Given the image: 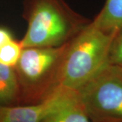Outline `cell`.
Here are the masks:
<instances>
[{"mask_svg":"<svg viewBox=\"0 0 122 122\" xmlns=\"http://www.w3.org/2000/svg\"><path fill=\"white\" fill-rule=\"evenodd\" d=\"M22 47L14 39L0 47V64L9 66H14L17 63L22 52Z\"/></svg>","mask_w":122,"mask_h":122,"instance_id":"cell-9","label":"cell"},{"mask_svg":"<svg viewBox=\"0 0 122 122\" xmlns=\"http://www.w3.org/2000/svg\"><path fill=\"white\" fill-rule=\"evenodd\" d=\"M23 17L28 26L22 48L62 46L91 22L64 0H23Z\"/></svg>","mask_w":122,"mask_h":122,"instance_id":"cell-1","label":"cell"},{"mask_svg":"<svg viewBox=\"0 0 122 122\" xmlns=\"http://www.w3.org/2000/svg\"><path fill=\"white\" fill-rule=\"evenodd\" d=\"M115 67V69L117 70V71L118 73H119V74L121 75L122 76V68H119V67H115V66H113Z\"/></svg>","mask_w":122,"mask_h":122,"instance_id":"cell-12","label":"cell"},{"mask_svg":"<svg viewBox=\"0 0 122 122\" xmlns=\"http://www.w3.org/2000/svg\"><path fill=\"white\" fill-rule=\"evenodd\" d=\"M20 104V88L14 66L0 64V105L15 106Z\"/></svg>","mask_w":122,"mask_h":122,"instance_id":"cell-7","label":"cell"},{"mask_svg":"<svg viewBox=\"0 0 122 122\" xmlns=\"http://www.w3.org/2000/svg\"><path fill=\"white\" fill-rule=\"evenodd\" d=\"M92 122H122V76L109 65L77 90Z\"/></svg>","mask_w":122,"mask_h":122,"instance_id":"cell-4","label":"cell"},{"mask_svg":"<svg viewBox=\"0 0 122 122\" xmlns=\"http://www.w3.org/2000/svg\"><path fill=\"white\" fill-rule=\"evenodd\" d=\"M108 65L122 68V26L114 35L110 46Z\"/></svg>","mask_w":122,"mask_h":122,"instance_id":"cell-10","label":"cell"},{"mask_svg":"<svg viewBox=\"0 0 122 122\" xmlns=\"http://www.w3.org/2000/svg\"><path fill=\"white\" fill-rule=\"evenodd\" d=\"M115 33L88 23L69 41L62 66L60 86L77 90L108 65Z\"/></svg>","mask_w":122,"mask_h":122,"instance_id":"cell-3","label":"cell"},{"mask_svg":"<svg viewBox=\"0 0 122 122\" xmlns=\"http://www.w3.org/2000/svg\"><path fill=\"white\" fill-rule=\"evenodd\" d=\"M69 41L56 47L22 48L14 66L20 88L19 105L39 103L60 86L61 69Z\"/></svg>","mask_w":122,"mask_h":122,"instance_id":"cell-2","label":"cell"},{"mask_svg":"<svg viewBox=\"0 0 122 122\" xmlns=\"http://www.w3.org/2000/svg\"><path fill=\"white\" fill-rule=\"evenodd\" d=\"M92 22L107 33H115L122 26V0H106Z\"/></svg>","mask_w":122,"mask_h":122,"instance_id":"cell-6","label":"cell"},{"mask_svg":"<svg viewBox=\"0 0 122 122\" xmlns=\"http://www.w3.org/2000/svg\"><path fill=\"white\" fill-rule=\"evenodd\" d=\"M41 122H92L85 113L77 96L50 114Z\"/></svg>","mask_w":122,"mask_h":122,"instance_id":"cell-8","label":"cell"},{"mask_svg":"<svg viewBox=\"0 0 122 122\" xmlns=\"http://www.w3.org/2000/svg\"><path fill=\"white\" fill-rule=\"evenodd\" d=\"M77 96V90L60 86L47 98L29 105H0V122H41Z\"/></svg>","mask_w":122,"mask_h":122,"instance_id":"cell-5","label":"cell"},{"mask_svg":"<svg viewBox=\"0 0 122 122\" xmlns=\"http://www.w3.org/2000/svg\"><path fill=\"white\" fill-rule=\"evenodd\" d=\"M13 39V35L8 29L0 26V47Z\"/></svg>","mask_w":122,"mask_h":122,"instance_id":"cell-11","label":"cell"}]
</instances>
